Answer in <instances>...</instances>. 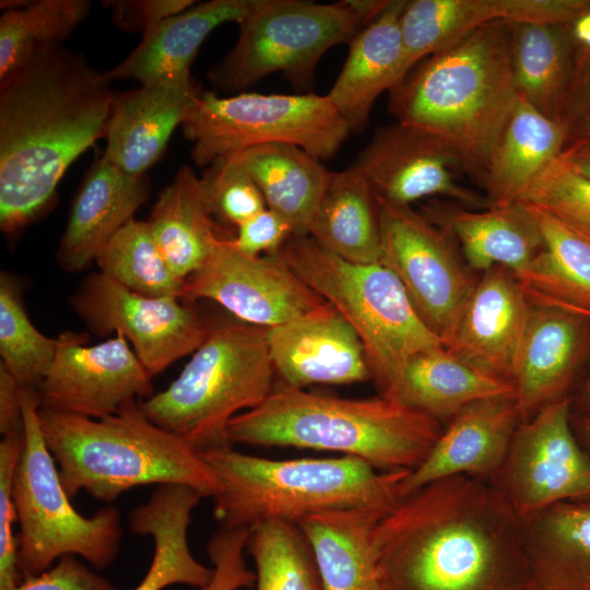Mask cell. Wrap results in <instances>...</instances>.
<instances>
[{
	"mask_svg": "<svg viewBox=\"0 0 590 590\" xmlns=\"http://www.w3.org/2000/svg\"><path fill=\"white\" fill-rule=\"evenodd\" d=\"M374 542L386 590H531L521 519L488 480L417 488L379 520Z\"/></svg>",
	"mask_w": 590,
	"mask_h": 590,
	"instance_id": "1",
	"label": "cell"
},
{
	"mask_svg": "<svg viewBox=\"0 0 590 590\" xmlns=\"http://www.w3.org/2000/svg\"><path fill=\"white\" fill-rule=\"evenodd\" d=\"M108 72L61 45L0 82V227L45 213L69 166L106 135L116 94Z\"/></svg>",
	"mask_w": 590,
	"mask_h": 590,
	"instance_id": "2",
	"label": "cell"
},
{
	"mask_svg": "<svg viewBox=\"0 0 590 590\" xmlns=\"http://www.w3.org/2000/svg\"><path fill=\"white\" fill-rule=\"evenodd\" d=\"M518 98L509 24L496 21L426 57L390 91L389 111L440 141L482 182Z\"/></svg>",
	"mask_w": 590,
	"mask_h": 590,
	"instance_id": "3",
	"label": "cell"
},
{
	"mask_svg": "<svg viewBox=\"0 0 590 590\" xmlns=\"http://www.w3.org/2000/svg\"><path fill=\"white\" fill-rule=\"evenodd\" d=\"M437 420L379 396L343 399L274 386L258 406L232 418L231 444L327 450L380 471H412L442 433Z\"/></svg>",
	"mask_w": 590,
	"mask_h": 590,
	"instance_id": "4",
	"label": "cell"
},
{
	"mask_svg": "<svg viewBox=\"0 0 590 590\" xmlns=\"http://www.w3.org/2000/svg\"><path fill=\"white\" fill-rule=\"evenodd\" d=\"M139 400L102 418L39 408L47 448L72 499L80 491L104 503L142 485H184L203 498L221 488L214 469L181 437L153 423Z\"/></svg>",
	"mask_w": 590,
	"mask_h": 590,
	"instance_id": "5",
	"label": "cell"
},
{
	"mask_svg": "<svg viewBox=\"0 0 590 590\" xmlns=\"http://www.w3.org/2000/svg\"><path fill=\"white\" fill-rule=\"evenodd\" d=\"M221 488L213 516L225 529H251L267 520L297 524L308 516L334 510L390 511L402 498L410 471H380L351 456L270 459L232 446L201 452Z\"/></svg>",
	"mask_w": 590,
	"mask_h": 590,
	"instance_id": "6",
	"label": "cell"
},
{
	"mask_svg": "<svg viewBox=\"0 0 590 590\" xmlns=\"http://www.w3.org/2000/svg\"><path fill=\"white\" fill-rule=\"evenodd\" d=\"M274 374L267 328L228 321L211 326L166 389L138 403L153 423L201 453L232 446L228 423L269 397Z\"/></svg>",
	"mask_w": 590,
	"mask_h": 590,
	"instance_id": "7",
	"label": "cell"
},
{
	"mask_svg": "<svg viewBox=\"0 0 590 590\" xmlns=\"http://www.w3.org/2000/svg\"><path fill=\"white\" fill-rule=\"evenodd\" d=\"M279 255L356 331L379 396L391 390L411 358L445 347L416 312L400 280L380 262L346 261L308 235H291Z\"/></svg>",
	"mask_w": 590,
	"mask_h": 590,
	"instance_id": "8",
	"label": "cell"
},
{
	"mask_svg": "<svg viewBox=\"0 0 590 590\" xmlns=\"http://www.w3.org/2000/svg\"><path fill=\"white\" fill-rule=\"evenodd\" d=\"M20 398L24 446L12 495L20 527L17 565L22 578L47 570L67 555L79 556L96 569L108 567L123 535L120 510L107 506L92 517L75 510L44 439L37 392L20 387Z\"/></svg>",
	"mask_w": 590,
	"mask_h": 590,
	"instance_id": "9",
	"label": "cell"
},
{
	"mask_svg": "<svg viewBox=\"0 0 590 590\" xmlns=\"http://www.w3.org/2000/svg\"><path fill=\"white\" fill-rule=\"evenodd\" d=\"M367 24L353 0H251L234 47L210 69L209 80L219 90L244 92L281 72L296 88L308 91L321 57L350 44Z\"/></svg>",
	"mask_w": 590,
	"mask_h": 590,
	"instance_id": "10",
	"label": "cell"
},
{
	"mask_svg": "<svg viewBox=\"0 0 590 590\" xmlns=\"http://www.w3.org/2000/svg\"><path fill=\"white\" fill-rule=\"evenodd\" d=\"M199 166L264 144L296 145L319 160L334 156L351 134L326 95L241 92L220 97L199 90L184 123Z\"/></svg>",
	"mask_w": 590,
	"mask_h": 590,
	"instance_id": "11",
	"label": "cell"
},
{
	"mask_svg": "<svg viewBox=\"0 0 590 590\" xmlns=\"http://www.w3.org/2000/svg\"><path fill=\"white\" fill-rule=\"evenodd\" d=\"M377 200L380 263L400 280L418 316L446 345L476 282L446 232L411 205Z\"/></svg>",
	"mask_w": 590,
	"mask_h": 590,
	"instance_id": "12",
	"label": "cell"
},
{
	"mask_svg": "<svg viewBox=\"0 0 590 590\" xmlns=\"http://www.w3.org/2000/svg\"><path fill=\"white\" fill-rule=\"evenodd\" d=\"M566 397L522 421L493 483L522 520L563 502L590 499V453L576 437Z\"/></svg>",
	"mask_w": 590,
	"mask_h": 590,
	"instance_id": "13",
	"label": "cell"
},
{
	"mask_svg": "<svg viewBox=\"0 0 590 590\" xmlns=\"http://www.w3.org/2000/svg\"><path fill=\"white\" fill-rule=\"evenodd\" d=\"M72 305L94 333L122 334L152 376L193 353L212 326L192 303L138 294L102 272L83 281Z\"/></svg>",
	"mask_w": 590,
	"mask_h": 590,
	"instance_id": "14",
	"label": "cell"
},
{
	"mask_svg": "<svg viewBox=\"0 0 590 590\" xmlns=\"http://www.w3.org/2000/svg\"><path fill=\"white\" fill-rule=\"evenodd\" d=\"M221 234L203 266L186 279L182 300H213L239 321L272 328L328 303L278 253L250 257Z\"/></svg>",
	"mask_w": 590,
	"mask_h": 590,
	"instance_id": "15",
	"label": "cell"
},
{
	"mask_svg": "<svg viewBox=\"0 0 590 590\" xmlns=\"http://www.w3.org/2000/svg\"><path fill=\"white\" fill-rule=\"evenodd\" d=\"M37 389L42 409L102 418L133 400L150 398L153 376L126 338L87 346L85 333L64 331Z\"/></svg>",
	"mask_w": 590,
	"mask_h": 590,
	"instance_id": "16",
	"label": "cell"
},
{
	"mask_svg": "<svg viewBox=\"0 0 590 590\" xmlns=\"http://www.w3.org/2000/svg\"><path fill=\"white\" fill-rule=\"evenodd\" d=\"M377 198L400 205L441 196L474 209L486 200L460 184L458 157L434 137L396 122L378 129L353 164Z\"/></svg>",
	"mask_w": 590,
	"mask_h": 590,
	"instance_id": "17",
	"label": "cell"
},
{
	"mask_svg": "<svg viewBox=\"0 0 590 590\" xmlns=\"http://www.w3.org/2000/svg\"><path fill=\"white\" fill-rule=\"evenodd\" d=\"M531 307L516 275L492 268L475 283L445 347L474 368L514 384Z\"/></svg>",
	"mask_w": 590,
	"mask_h": 590,
	"instance_id": "18",
	"label": "cell"
},
{
	"mask_svg": "<svg viewBox=\"0 0 590 590\" xmlns=\"http://www.w3.org/2000/svg\"><path fill=\"white\" fill-rule=\"evenodd\" d=\"M267 339L274 370L284 386L304 389L370 380L358 334L329 303L268 328Z\"/></svg>",
	"mask_w": 590,
	"mask_h": 590,
	"instance_id": "19",
	"label": "cell"
},
{
	"mask_svg": "<svg viewBox=\"0 0 590 590\" xmlns=\"http://www.w3.org/2000/svg\"><path fill=\"white\" fill-rule=\"evenodd\" d=\"M590 0H412L401 16L403 79L420 60L496 21L571 24Z\"/></svg>",
	"mask_w": 590,
	"mask_h": 590,
	"instance_id": "20",
	"label": "cell"
},
{
	"mask_svg": "<svg viewBox=\"0 0 590 590\" xmlns=\"http://www.w3.org/2000/svg\"><path fill=\"white\" fill-rule=\"evenodd\" d=\"M521 423L516 397L476 401L453 416L425 460L402 482V497L449 476L469 475L494 482Z\"/></svg>",
	"mask_w": 590,
	"mask_h": 590,
	"instance_id": "21",
	"label": "cell"
},
{
	"mask_svg": "<svg viewBox=\"0 0 590 590\" xmlns=\"http://www.w3.org/2000/svg\"><path fill=\"white\" fill-rule=\"evenodd\" d=\"M589 349L590 319L554 305L532 304L514 377L521 422L567 397Z\"/></svg>",
	"mask_w": 590,
	"mask_h": 590,
	"instance_id": "22",
	"label": "cell"
},
{
	"mask_svg": "<svg viewBox=\"0 0 590 590\" xmlns=\"http://www.w3.org/2000/svg\"><path fill=\"white\" fill-rule=\"evenodd\" d=\"M251 0H212L193 4L142 34L132 52L108 71L113 80H137L141 85L192 87L190 68L209 34L227 22L238 24Z\"/></svg>",
	"mask_w": 590,
	"mask_h": 590,
	"instance_id": "23",
	"label": "cell"
},
{
	"mask_svg": "<svg viewBox=\"0 0 590 590\" xmlns=\"http://www.w3.org/2000/svg\"><path fill=\"white\" fill-rule=\"evenodd\" d=\"M421 213L455 238L468 266L483 273L503 267L519 276L543 249L538 225L521 202L477 211L435 200Z\"/></svg>",
	"mask_w": 590,
	"mask_h": 590,
	"instance_id": "24",
	"label": "cell"
},
{
	"mask_svg": "<svg viewBox=\"0 0 590 590\" xmlns=\"http://www.w3.org/2000/svg\"><path fill=\"white\" fill-rule=\"evenodd\" d=\"M150 182L129 175L103 156L87 170L74 197L58 248L60 266L79 272L95 261L106 243L148 200Z\"/></svg>",
	"mask_w": 590,
	"mask_h": 590,
	"instance_id": "25",
	"label": "cell"
},
{
	"mask_svg": "<svg viewBox=\"0 0 590 590\" xmlns=\"http://www.w3.org/2000/svg\"><path fill=\"white\" fill-rule=\"evenodd\" d=\"M200 88L140 85L118 94L103 157L129 175L144 176L182 126Z\"/></svg>",
	"mask_w": 590,
	"mask_h": 590,
	"instance_id": "26",
	"label": "cell"
},
{
	"mask_svg": "<svg viewBox=\"0 0 590 590\" xmlns=\"http://www.w3.org/2000/svg\"><path fill=\"white\" fill-rule=\"evenodd\" d=\"M406 3L408 0H391L378 17L357 33L327 94L351 133L367 127L378 96L403 80L401 16Z\"/></svg>",
	"mask_w": 590,
	"mask_h": 590,
	"instance_id": "27",
	"label": "cell"
},
{
	"mask_svg": "<svg viewBox=\"0 0 590 590\" xmlns=\"http://www.w3.org/2000/svg\"><path fill=\"white\" fill-rule=\"evenodd\" d=\"M202 498L188 486L161 485L146 503L132 509L130 531L151 536L154 546L149 569L132 590H164L175 585L200 589L211 581L213 567L193 556L188 541L192 511Z\"/></svg>",
	"mask_w": 590,
	"mask_h": 590,
	"instance_id": "28",
	"label": "cell"
},
{
	"mask_svg": "<svg viewBox=\"0 0 590 590\" xmlns=\"http://www.w3.org/2000/svg\"><path fill=\"white\" fill-rule=\"evenodd\" d=\"M531 590H590V499L521 520Z\"/></svg>",
	"mask_w": 590,
	"mask_h": 590,
	"instance_id": "29",
	"label": "cell"
},
{
	"mask_svg": "<svg viewBox=\"0 0 590 590\" xmlns=\"http://www.w3.org/2000/svg\"><path fill=\"white\" fill-rule=\"evenodd\" d=\"M568 132L562 120L542 115L519 95L482 180L487 208L518 203L539 175L559 156Z\"/></svg>",
	"mask_w": 590,
	"mask_h": 590,
	"instance_id": "30",
	"label": "cell"
},
{
	"mask_svg": "<svg viewBox=\"0 0 590 590\" xmlns=\"http://www.w3.org/2000/svg\"><path fill=\"white\" fill-rule=\"evenodd\" d=\"M386 514L334 510L297 523L311 547L323 590H386L374 542L376 527Z\"/></svg>",
	"mask_w": 590,
	"mask_h": 590,
	"instance_id": "31",
	"label": "cell"
},
{
	"mask_svg": "<svg viewBox=\"0 0 590 590\" xmlns=\"http://www.w3.org/2000/svg\"><path fill=\"white\" fill-rule=\"evenodd\" d=\"M514 394L512 382L492 377L440 347L411 358L382 397L441 423L476 401Z\"/></svg>",
	"mask_w": 590,
	"mask_h": 590,
	"instance_id": "32",
	"label": "cell"
},
{
	"mask_svg": "<svg viewBox=\"0 0 590 590\" xmlns=\"http://www.w3.org/2000/svg\"><path fill=\"white\" fill-rule=\"evenodd\" d=\"M308 236L346 261L380 262L378 200L366 177L353 165L331 173Z\"/></svg>",
	"mask_w": 590,
	"mask_h": 590,
	"instance_id": "33",
	"label": "cell"
},
{
	"mask_svg": "<svg viewBox=\"0 0 590 590\" xmlns=\"http://www.w3.org/2000/svg\"><path fill=\"white\" fill-rule=\"evenodd\" d=\"M508 24L511 72L518 94L542 115L560 120L577 50L570 25Z\"/></svg>",
	"mask_w": 590,
	"mask_h": 590,
	"instance_id": "34",
	"label": "cell"
},
{
	"mask_svg": "<svg viewBox=\"0 0 590 590\" xmlns=\"http://www.w3.org/2000/svg\"><path fill=\"white\" fill-rule=\"evenodd\" d=\"M213 217L201 178L182 166L146 222L169 267L185 281L203 266L223 233Z\"/></svg>",
	"mask_w": 590,
	"mask_h": 590,
	"instance_id": "35",
	"label": "cell"
},
{
	"mask_svg": "<svg viewBox=\"0 0 590 590\" xmlns=\"http://www.w3.org/2000/svg\"><path fill=\"white\" fill-rule=\"evenodd\" d=\"M238 154L259 187L267 208L290 224L292 235H308L332 172L321 160L291 144H264Z\"/></svg>",
	"mask_w": 590,
	"mask_h": 590,
	"instance_id": "36",
	"label": "cell"
},
{
	"mask_svg": "<svg viewBox=\"0 0 590 590\" xmlns=\"http://www.w3.org/2000/svg\"><path fill=\"white\" fill-rule=\"evenodd\" d=\"M523 203L540 231L543 249L516 276L531 303L556 302L590 310V236Z\"/></svg>",
	"mask_w": 590,
	"mask_h": 590,
	"instance_id": "37",
	"label": "cell"
},
{
	"mask_svg": "<svg viewBox=\"0 0 590 590\" xmlns=\"http://www.w3.org/2000/svg\"><path fill=\"white\" fill-rule=\"evenodd\" d=\"M87 0H37L0 16V82L45 49L59 46L87 17Z\"/></svg>",
	"mask_w": 590,
	"mask_h": 590,
	"instance_id": "38",
	"label": "cell"
},
{
	"mask_svg": "<svg viewBox=\"0 0 590 590\" xmlns=\"http://www.w3.org/2000/svg\"><path fill=\"white\" fill-rule=\"evenodd\" d=\"M95 262L99 272L132 292L182 299L186 281L169 267L146 221L128 222L106 243Z\"/></svg>",
	"mask_w": 590,
	"mask_h": 590,
	"instance_id": "39",
	"label": "cell"
},
{
	"mask_svg": "<svg viewBox=\"0 0 590 590\" xmlns=\"http://www.w3.org/2000/svg\"><path fill=\"white\" fill-rule=\"evenodd\" d=\"M246 551L256 590H323L311 547L292 522L267 520L249 529Z\"/></svg>",
	"mask_w": 590,
	"mask_h": 590,
	"instance_id": "40",
	"label": "cell"
},
{
	"mask_svg": "<svg viewBox=\"0 0 590 590\" xmlns=\"http://www.w3.org/2000/svg\"><path fill=\"white\" fill-rule=\"evenodd\" d=\"M58 340L44 335L30 320L16 281L0 276L1 364L22 389L37 391L56 354Z\"/></svg>",
	"mask_w": 590,
	"mask_h": 590,
	"instance_id": "41",
	"label": "cell"
},
{
	"mask_svg": "<svg viewBox=\"0 0 590 590\" xmlns=\"http://www.w3.org/2000/svg\"><path fill=\"white\" fill-rule=\"evenodd\" d=\"M519 202L536 206L590 236V180L558 156L533 181Z\"/></svg>",
	"mask_w": 590,
	"mask_h": 590,
	"instance_id": "42",
	"label": "cell"
},
{
	"mask_svg": "<svg viewBox=\"0 0 590 590\" xmlns=\"http://www.w3.org/2000/svg\"><path fill=\"white\" fill-rule=\"evenodd\" d=\"M201 180L213 216L236 227L267 208L238 153L214 161Z\"/></svg>",
	"mask_w": 590,
	"mask_h": 590,
	"instance_id": "43",
	"label": "cell"
},
{
	"mask_svg": "<svg viewBox=\"0 0 590 590\" xmlns=\"http://www.w3.org/2000/svg\"><path fill=\"white\" fill-rule=\"evenodd\" d=\"M24 446V432L2 437L0 442V590H11L23 578L17 565V521L13 502L14 473Z\"/></svg>",
	"mask_w": 590,
	"mask_h": 590,
	"instance_id": "44",
	"label": "cell"
},
{
	"mask_svg": "<svg viewBox=\"0 0 590 590\" xmlns=\"http://www.w3.org/2000/svg\"><path fill=\"white\" fill-rule=\"evenodd\" d=\"M248 529L220 528L210 539L206 553L212 563L213 577L197 590H239L256 581V574L245 560Z\"/></svg>",
	"mask_w": 590,
	"mask_h": 590,
	"instance_id": "45",
	"label": "cell"
},
{
	"mask_svg": "<svg viewBox=\"0 0 590 590\" xmlns=\"http://www.w3.org/2000/svg\"><path fill=\"white\" fill-rule=\"evenodd\" d=\"M11 590H117L106 577L73 555L57 560L47 570L23 578Z\"/></svg>",
	"mask_w": 590,
	"mask_h": 590,
	"instance_id": "46",
	"label": "cell"
},
{
	"mask_svg": "<svg viewBox=\"0 0 590 590\" xmlns=\"http://www.w3.org/2000/svg\"><path fill=\"white\" fill-rule=\"evenodd\" d=\"M292 235L290 224L278 213L266 208L237 226L229 243L237 251L258 257L278 253Z\"/></svg>",
	"mask_w": 590,
	"mask_h": 590,
	"instance_id": "47",
	"label": "cell"
},
{
	"mask_svg": "<svg viewBox=\"0 0 590 590\" xmlns=\"http://www.w3.org/2000/svg\"><path fill=\"white\" fill-rule=\"evenodd\" d=\"M111 10V21L125 32L143 34L161 21L193 5V0H108L102 2Z\"/></svg>",
	"mask_w": 590,
	"mask_h": 590,
	"instance_id": "48",
	"label": "cell"
},
{
	"mask_svg": "<svg viewBox=\"0 0 590 590\" xmlns=\"http://www.w3.org/2000/svg\"><path fill=\"white\" fill-rule=\"evenodd\" d=\"M590 111V48L577 46L573 76L560 120L568 126Z\"/></svg>",
	"mask_w": 590,
	"mask_h": 590,
	"instance_id": "49",
	"label": "cell"
},
{
	"mask_svg": "<svg viewBox=\"0 0 590 590\" xmlns=\"http://www.w3.org/2000/svg\"><path fill=\"white\" fill-rule=\"evenodd\" d=\"M0 433L2 437L23 434L20 386L0 363Z\"/></svg>",
	"mask_w": 590,
	"mask_h": 590,
	"instance_id": "50",
	"label": "cell"
},
{
	"mask_svg": "<svg viewBox=\"0 0 590 590\" xmlns=\"http://www.w3.org/2000/svg\"><path fill=\"white\" fill-rule=\"evenodd\" d=\"M559 157L574 172L590 180V145L569 142L565 145Z\"/></svg>",
	"mask_w": 590,
	"mask_h": 590,
	"instance_id": "51",
	"label": "cell"
},
{
	"mask_svg": "<svg viewBox=\"0 0 590 590\" xmlns=\"http://www.w3.org/2000/svg\"><path fill=\"white\" fill-rule=\"evenodd\" d=\"M569 25L576 45L582 48H590V5Z\"/></svg>",
	"mask_w": 590,
	"mask_h": 590,
	"instance_id": "52",
	"label": "cell"
},
{
	"mask_svg": "<svg viewBox=\"0 0 590 590\" xmlns=\"http://www.w3.org/2000/svg\"><path fill=\"white\" fill-rule=\"evenodd\" d=\"M569 142L590 145V111L569 126L567 143Z\"/></svg>",
	"mask_w": 590,
	"mask_h": 590,
	"instance_id": "53",
	"label": "cell"
},
{
	"mask_svg": "<svg viewBox=\"0 0 590 590\" xmlns=\"http://www.w3.org/2000/svg\"><path fill=\"white\" fill-rule=\"evenodd\" d=\"M573 426L579 436L580 444L590 453V415L581 414L573 422Z\"/></svg>",
	"mask_w": 590,
	"mask_h": 590,
	"instance_id": "54",
	"label": "cell"
},
{
	"mask_svg": "<svg viewBox=\"0 0 590 590\" xmlns=\"http://www.w3.org/2000/svg\"><path fill=\"white\" fill-rule=\"evenodd\" d=\"M578 404L583 415H590V377L580 393Z\"/></svg>",
	"mask_w": 590,
	"mask_h": 590,
	"instance_id": "55",
	"label": "cell"
},
{
	"mask_svg": "<svg viewBox=\"0 0 590 590\" xmlns=\"http://www.w3.org/2000/svg\"><path fill=\"white\" fill-rule=\"evenodd\" d=\"M534 304L554 305V306L564 308V309H566V310L574 311V312H576V314H579V315H581V316H583V317L590 319V310L577 308V307H574V306L568 305V304H565V303H556V302H536V303H534Z\"/></svg>",
	"mask_w": 590,
	"mask_h": 590,
	"instance_id": "56",
	"label": "cell"
}]
</instances>
